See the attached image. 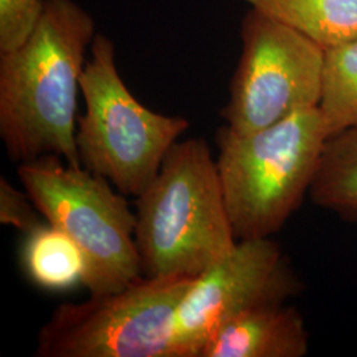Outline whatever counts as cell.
<instances>
[{
	"instance_id": "1",
	"label": "cell",
	"mask_w": 357,
	"mask_h": 357,
	"mask_svg": "<svg viewBox=\"0 0 357 357\" xmlns=\"http://www.w3.org/2000/svg\"><path fill=\"white\" fill-rule=\"evenodd\" d=\"M94 38L91 15L75 0H44L26 41L0 53V138L15 163L57 155L81 167L77 97Z\"/></svg>"
},
{
	"instance_id": "2",
	"label": "cell",
	"mask_w": 357,
	"mask_h": 357,
	"mask_svg": "<svg viewBox=\"0 0 357 357\" xmlns=\"http://www.w3.org/2000/svg\"><path fill=\"white\" fill-rule=\"evenodd\" d=\"M142 275L197 277L236 246L216 160L202 138L178 141L137 197Z\"/></svg>"
},
{
	"instance_id": "3",
	"label": "cell",
	"mask_w": 357,
	"mask_h": 357,
	"mask_svg": "<svg viewBox=\"0 0 357 357\" xmlns=\"http://www.w3.org/2000/svg\"><path fill=\"white\" fill-rule=\"evenodd\" d=\"M328 138L319 106L253 131L217 130V169L237 241L281 229L310 192Z\"/></svg>"
},
{
	"instance_id": "4",
	"label": "cell",
	"mask_w": 357,
	"mask_h": 357,
	"mask_svg": "<svg viewBox=\"0 0 357 357\" xmlns=\"http://www.w3.org/2000/svg\"><path fill=\"white\" fill-rule=\"evenodd\" d=\"M79 93L85 101V113L77 118L79 165L122 195L138 197L190 128L188 119L142 105L118 73L114 43L101 33L90 45Z\"/></svg>"
},
{
	"instance_id": "5",
	"label": "cell",
	"mask_w": 357,
	"mask_h": 357,
	"mask_svg": "<svg viewBox=\"0 0 357 357\" xmlns=\"http://www.w3.org/2000/svg\"><path fill=\"white\" fill-rule=\"evenodd\" d=\"M17 175L38 213L82 250V284L91 296L121 291L141 278L137 216L109 180L57 155L20 163Z\"/></svg>"
},
{
	"instance_id": "6",
	"label": "cell",
	"mask_w": 357,
	"mask_h": 357,
	"mask_svg": "<svg viewBox=\"0 0 357 357\" xmlns=\"http://www.w3.org/2000/svg\"><path fill=\"white\" fill-rule=\"evenodd\" d=\"M196 277H144L116 293L63 303L38 333V357H178L174 321Z\"/></svg>"
},
{
	"instance_id": "7",
	"label": "cell",
	"mask_w": 357,
	"mask_h": 357,
	"mask_svg": "<svg viewBox=\"0 0 357 357\" xmlns=\"http://www.w3.org/2000/svg\"><path fill=\"white\" fill-rule=\"evenodd\" d=\"M243 52L221 116L246 132L319 106L326 50L291 26L250 8L241 24Z\"/></svg>"
},
{
	"instance_id": "8",
	"label": "cell",
	"mask_w": 357,
	"mask_h": 357,
	"mask_svg": "<svg viewBox=\"0 0 357 357\" xmlns=\"http://www.w3.org/2000/svg\"><path fill=\"white\" fill-rule=\"evenodd\" d=\"M299 290L278 243L270 237L237 241L193 280L178 302L174 321L178 357L200 356L225 323L253 307L284 303Z\"/></svg>"
},
{
	"instance_id": "9",
	"label": "cell",
	"mask_w": 357,
	"mask_h": 357,
	"mask_svg": "<svg viewBox=\"0 0 357 357\" xmlns=\"http://www.w3.org/2000/svg\"><path fill=\"white\" fill-rule=\"evenodd\" d=\"M308 332L303 317L284 303L253 307L225 323L199 357H303Z\"/></svg>"
},
{
	"instance_id": "10",
	"label": "cell",
	"mask_w": 357,
	"mask_h": 357,
	"mask_svg": "<svg viewBox=\"0 0 357 357\" xmlns=\"http://www.w3.org/2000/svg\"><path fill=\"white\" fill-rule=\"evenodd\" d=\"M250 8L291 26L321 48L357 38V0H243Z\"/></svg>"
},
{
	"instance_id": "11",
	"label": "cell",
	"mask_w": 357,
	"mask_h": 357,
	"mask_svg": "<svg viewBox=\"0 0 357 357\" xmlns=\"http://www.w3.org/2000/svg\"><path fill=\"white\" fill-rule=\"evenodd\" d=\"M22 261L36 286L61 291L84 283L86 259L76 243L51 224H40L26 233Z\"/></svg>"
},
{
	"instance_id": "12",
	"label": "cell",
	"mask_w": 357,
	"mask_h": 357,
	"mask_svg": "<svg viewBox=\"0 0 357 357\" xmlns=\"http://www.w3.org/2000/svg\"><path fill=\"white\" fill-rule=\"evenodd\" d=\"M308 193L314 204L357 221V128L327 139Z\"/></svg>"
},
{
	"instance_id": "13",
	"label": "cell",
	"mask_w": 357,
	"mask_h": 357,
	"mask_svg": "<svg viewBox=\"0 0 357 357\" xmlns=\"http://www.w3.org/2000/svg\"><path fill=\"white\" fill-rule=\"evenodd\" d=\"M319 109L330 137L357 128V38L326 50Z\"/></svg>"
},
{
	"instance_id": "14",
	"label": "cell",
	"mask_w": 357,
	"mask_h": 357,
	"mask_svg": "<svg viewBox=\"0 0 357 357\" xmlns=\"http://www.w3.org/2000/svg\"><path fill=\"white\" fill-rule=\"evenodd\" d=\"M44 0H0V53L22 45L36 26Z\"/></svg>"
},
{
	"instance_id": "15",
	"label": "cell",
	"mask_w": 357,
	"mask_h": 357,
	"mask_svg": "<svg viewBox=\"0 0 357 357\" xmlns=\"http://www.w3.org/2000/svg\"><path fill=\"white\" fill-rule=\"evenodd\" d=\"M38 212L26 192L16 190L4 176L0 178V222L3 225H11L26 234L41 224Z\"/></svg>"
}]
</instances>
